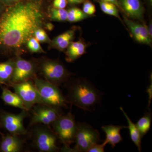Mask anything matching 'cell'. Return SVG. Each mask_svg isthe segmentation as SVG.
Returning a JSON list of instances; mask_svg holds the SVG:
<instances>
[{
  "mask_svg": "<svg viewBox=\"0 0 152 152\" xmlns=\"http://www.w3.org/2000/svg\"><path fill=\"white\" fill-rule=\"evenodd\" d=\"M15 58L13 75L11 85L33 80L37 77L36 74L38 72L37 59L25 60L21 56Z\"/></svg>",
  "mask_w": 152,
  "mask_h": 152,
  "instance_id": "10",
  "label": "cell"
},
{
  "mask_svg": "<svg viewBox=\"0 0 152 152\" xmlns=\"http://www.w3.org/2000/svg\"><path fill=\"white\" fill-rule=\"evenodd\" d=\"M151 114L150 113H146L135 124L142 138L149 131L151 124Z\"/></svg>",
  "mask_w": 152,
  "mask_h": 152,
  "instance_id": "21",
  "label": "cell"
},
{
  "mask_svg": "<svg viewBox=\"0 0 152 152\" xmlns=\"http://www.w3.org/2000/svg\"><path fill=\"white\" fill-rule=\"evenodd\" d=\"M33 80L43 104L60 110L68 107L69 102L58 86L37 77Z\"/></svg>",
  "mask_w": 152,
  "mask_h": 152,
  "instance_id": "4",
  "label": "cell"
},
{
  "mask_svg": "<svg viewBox=\"0 0 152 152\" xmlns=\"http://www.w3.org/2000/svg\"><path fill=\"white\" fill-rule=\"evenodd\" d=\"M51 125L54 132L64 146L69 147L74 142L77 124L71 111L65 115H61Z\"/></svg>",
  "mask_w": 152,
  "mask_h": 152,
  "instance_id": "5",
  "label": "cell"
},
{
  "mask_svg": "<svg viewBox=\"0 0 152 152\" xmlns=\"http://www.w3.org/2000/svg\"><path fill=\"white\" fill-rule=\"evenodd\" d=\"M50 20L56 22H65L67 19V10L64 9H57L52 7L49 12Z\"/></svg>",
  "mask_w": 152,
  "mask_h": 152,
  "instance_id": "23",
  "label": "cell"
},
{
  "mask_svg": "<svg viewBox=\"0 0 152 152\" xmlns=\"http://www.w3.org/2000/svg\"><path fill=\"white\" fill-rule=\"evenodd\" d=\"M67 0H53L52 7L57 9H65L68 5Z\"/></svg>",
  "mask_w": 152,
  "mask_h": 152,
  "instance_id": "29",
  "label": "cell"
},
{
  "mask_svg": "<svg viewBox=\"0 0 152 152\" xmlns=\"http://www.w3.org/2000/svg\"><path fill=\"white\" fill-rule=\"evenodd\" d=\"M0 134H2V133H1V132H0Z\"/></svg>",
  "mask_w": 152,
  "mask_h": 152,
  "instance_id": "36",
  "label": "cell"
},
{
  "mask_svg": "<svg viewBox=\"0 0 152 152\" xmlns=\"http://www.w3.org/2000/svg\"><path fill=\"white\" fill-rule=\"evenodd\" d=\"M69 103L86 111H91L101 99L100 92L95 87L83 80H77L67 86Z\"/></svg>",
  "mask_w": 152,
  "mask_h": 152,
  "instance_id": "2",
  "label": "cell"
},
{
  "mask_svg": "<svg viewBox=\"0 0 152 152\" xmlns=\"http://www.w3.org/2000/svg\"><path fill=\"white\" fill-rule=\"evenodd\" d=\"M83 11L88 15H94L96 12V7L91 2L88 0H85L83 3Z\"/></svg>",
  "mask_w": 152,
  "mask_h": 152,
  "instance_id": "27",
  "label": "cell"
},
{
  "mask_svg": "<svg viewBox=\"0 0 152 152\" xmlns=\"http://www.w3.org/2000/svg\"><path fill=\"white\" fill-rule=\"evenodd\" d=\"M99 1H100L106 2L114 4V5L116 6L121 11V12H123L122 9L121 8V4H120L118 0H99Z\"/></svg>",
  "mask_w": 152,
  "mask_h": 152,
  "instance_id": "31",
  "label": "cell"
},
{
  "mask_svg": "<svg viewBox=\"0 0 152 152\" xmlns=\"http://www.w3.org/2000/svg\"><path fill=\"white\" fill-rule=\"evenodd\" d=\"M38 72L47 81L59 86L67 82L72 74L61 62L47 58L37 59Z\"/></svg>",
  "mask_w": 152,
  "mask_h": 152,
  "instance_id": "3",
  "label": "cell"
},
{
  "mask_svg": "<svg viewBox=\"0 0 152 152\" xmlns=\"http://www.w3.org/2000/svg\"><path fill=\"white\" fill-rule=\"evenodd\" d=\"M77 27H73L69 30L59 35L51 40L49 44V48L55 49L61 52H64L73 41Z\"/></svg>",
  "mask_w": 152,
  "mask_h": 152,
  "instance_id": "15",
  "label": "cell"
},
{
  "mask_svg": "<svg viewBox=\"0 0 152 152\" xmlns=\"http://www.w3.org/2000/svg\"><path fill=\"white\" fill-rule=\"evenodd\" d=\"M15 57L7 61L0 62V85L10 87L13 75Z\"/></svg>",
  "mask_w": 152,
  "mask_h": 152,
  "instance_id": "18",
  "label": "cell"
},
{
  "mask_svg": "<svg viewBox=\"0 0 152 152\" xmlns=\"http://www.w3.org/2000/svg\"><path fill=\"white\" fill-rule=\"evenodd\" d=\"M107 144V143L105 140L102 144H98V143H96L90 147L87 152H104L105 147Z\"/></svg>",
  "mask_w": 152,
  "mask_h": 152,
  "instance_id": "28",
  "label": "cell"
},
{
  "mask_svg": "<svg viewBox=\"0 0 152 152\" xmlns=\"http://www.w3.org/2000/svg\"><path fill=\"white\" fill-rule=\"evenodd\" d=\"M100 141L99 133L86 123L77 124L74 142L75 146L72 152H87L93 145Z\"/></svg>",
  "mask_w": 152,
  "mask_h": 152,
  "instance_id": "7",
  "label": "cell"
},
{
  "mask_svg": "<svg viewBox=\"0 0 152 152\" xmlns=\"http://www.w3.org/2000/svg\"><path fill=\"white\" fill-rule=\"evenodd\" d=\"M0 86L2 89V94L0 98L5 104L22 110H27L20 98L15 93L11 91L6 86L0 85Z\"/></svg>",
  "mask_w": 152,
  "mask_h": 152,
  "instance_id": "19",
  "label": "cell"
},
{
  "mask_svg": "<svg viewBox=\"0 0 152 152\" xmlns=\"http://www.w3.org/2000/svg\"><path fill=\"white\" fill-rule=\"evenodd\" d=\"M124 23L133 37L138 42L148 45L151 46L152 44V38L150 37L148 32L147 26L142 22L135 21L126 16H123Z\"/></svg>",
  "mask_w": 152,
  "mask_h": 152,
  "instance_id": "12",
  "label": "cell"
},
{
  "mask_svg": "<svg viewBox=\"0 0 152 152\" xmlns=\"http://www.w3.org/2000/svg\"><path fill=\"white\" fill-rule=\"evenodd\" d=\"M99 3L101 10L103 12L107 15L116 17L123 22L119 14V10L115 5L111 3L104 1H99Z\"/></svg>",
  "mask_w": 152,
  "mask_h": 152,
  "instance_id": "24",
  "label": "cell"
},
{
  "mask_svg": "<svg viewBox=\"0 0 152 152\" xmlns=\"http://www.w3.org/2000/svg\"><path fill=\"white\" fill-rule=\"evenodd\" d=\"M28 111L22 110L19 114L5 111H0V127L11 134L26 135L27 131L24 125V120L29 116Z\"/></svg>",
  "mask_w": 152,
  "mask_h": 152,
  "instance_id": "6",
  "label": "cell"
},
{
  "mask_svg": "<svg viewBox=\"0 0 152 152\" xmlns=\"http://www.w3.org/2000/svg\"><path fill=\"white\" fill-rule=\"evenodd\" d=\"M127 128H128L127 126H123L110 125L103 126L102 129L105 133L106 136L105 140L107 144H110L112 148H115L117 144L123 140L120 132L123 129Z\"/></svg>",
  "mask_w": 152,
  "mask_h": 152,
  "instance_id": "17",
  "label": "cell"
},
{
  "mask_svg": "<svg viewBox=\"0 0 152 152\" xmlns=\"http://www.w3.org/2000/svg\"><path fill=\"white\" fill-rule=\"evenodd\" d=\"M34 37L40 43L50 44L51 40L43 28H39L36 30L34 34Z\"/></svg>",
  "mask_w": 152,
  "mask_h": 152,
  "instance_id": "26",
  "label": "cell"
},
{
  "mask_svg": "<svg viewBox=\"0 0 152 152\" xmlns=\"http://www.w3.org/2000/svg\"><path fill=\"white\" fill-rule=\"evenodd\" d=\"M7 7L0 1V18L1 16L4 11L5 10Z\"/></svg>",
  "mask_w": 152,
  "mask_h": 152,
  "instance_id": "34",
  "label": "cell"
},
{
  "mask_svg": "<svg viewBox=\"0 0 152 152\" xmlns=\"http://www.w3.org/2000/svg\"><path fill=\"white\" fill-rule=\"evenodd\" d=\"M87 45L80 39L77 42H72L66 49V60L68 62H72L86 53Z\"/></svg>",
  "mask_w": 152,
  "mask_h": 152,
  "instance_id": "16",
  "label": "cell"
},
{
  "mask_svg": "<svg viewBox=\"0 0 152 152\" xmlns=\"http://www.w3.org/2000/svg\"><path fill=\"white\" fill-rule=\"evenodd\" d=\"M10 87L14 89L15 93L20 98L27 110H31L34 106L37 104H43L31 80L12 84Z\"/></svg>",
  "mask_w": 152,
  "mask_h": 152,
  "instance_id": "9",
  "label": "cell"
},
{
  "mask_svg": "<svg viewBox=\"0 0 152 152\" xmlns=\"http://www.w3.org/2000/svg\"><path fill=\"white\" fill-rule=\"evenodd\" d=\"M68 4L71 6H75L80 4L84 2L85 0H67Z\"/></svg>",
  "mask_w": 152,
  "mask_h": 152,
  "instance_id": "32",
  "label": "cell"
},
{
  "mask_svg": "<svg viewBox=\"0 0 152 152\" xmlns=\"http://www.w3.org/2000/svg\"><path fill=\"white\" fill-rule=\"evenodd\" d=\"M147 92L149 94V105H150L152 98V83H151V85L148 88Z\"/></svg>",
  "mask_w": 152,
  "mask_h": 152,
  "instance_id": "33",
  "label": "cell"
},
{
  "mask_svg": "<svg viewBox=\"0 0 152 152\" xmlns=\"http://www.w3.org/2000/svg\"><path fill=\"white\" fill-rule=\"evenodd\" d=\"M2 135L0 142V151L2 152H19L23 148L25 141L20 136L7 133Z\"/></svg>",
  "mask_w": 152,
  "mask_h": 152,
  "instance_id": "14",
  "label": "cell"
},
{
  "mask_svg": "<svg viewBox=\"0 0 152 152\" xmlns=\"http://www.w3.org/2000/svg\"><path fill=\"white\" fill-rule=\"evenodd\" d=\"M53 0H22L7 7L0 18V55L15 57L39 28L46 29Z\"/></svg>",
  "mask_w": 152,
  "mask_h": 152,
  "instance_id": "1",
  "label": "cell"
},
{
  "mask_svg": "<svg viewBox=\"0 0 152 152\" xmlns=\"http://www.w3.org/2000/svg\"><path fill=\"white\" fill-rule=\"evenodd\" d=\"M152 22L150 21L149 24L148 26H147L148 27V32L149 35L151 38L152 37Z\"/></svg>",
  "mask_w": 152,
  "mask_h": 152,
  "instance_id": "35",
  "label": "cell"
},
{
  "mask_svg": "<svg viewBox=\"0 0 152 152\" xmlns=\"http://www.w3.org/2000/svg\"><path fill=\"white\" fill-rule=\"evenodd\" d=\"M27 50L31 53H45V52L44 50L41 46L39 42L34 37L29 39L26 44Z\"/></svg>",
  "mask_w": 152,
  "mask_h": 152,
  "instance_id": "25",
  "label": "cell"
},
{
  "mask_svg": "<svg viewBox=\"0 0 152 152\" xmlns=\"http://www.w3.org/2000/svg\"><path fill=\"white\" fill-rule=\"evenodd\" d=\"M58 138L53 131L45 126H37L33 131V145L40 152L58 151Z\"/></svg>",
  "mask_w": 152,
  "mask_h": 152,
  "instance_id": "8",
  "label": "cell"
},
{
  "mask_svg": "<svg viewBox=\"0 0 152 152\" xmlns=\"http://www.w3.org/2000/svg\"><path fill=\"white\" fill-rule=\"evenodd\" d=\"M89 17V16L84 13L83 10L77 7H72L67 10V21L70 23L81 21Z\"/></svg>",
  "mask_w": 152,
  "mask_h": 152,
  "instance_id": "22",
  "label": "cell"
},
{
  "mask_svg": "<svg viewBox=\"0 0 152 152\" xmlns=\"http://www.w3.org/2000/svg\"><path fill=\"white\" fill-rule=\"evenodd\" d=\"M120 110L122 112L125 118L126 119L128 123V129L129 131L130 136L132 141L135 145L139 151H141V136L140 132L136 126L135 124L132 121L127 114L125 111L124 109L122 107H120Z\"/></svg>",
  "mask_w": 152,
  "mask_h": 152,
  "instance_id": "20",
  "label": "cell"
},
{
  "mask_svg": "<svg viewBox=\"0 0 152 152\" xmlns=\"http://www.w3.org/2000/svg\"><path fill=\"white\" fill-rule=\"evenodd\" d=\"M21 1L22 0H0V1L6 7L13 5Z\"/></svg>",
  "mask_w": 152,
  "mask_h": 152,
  "instance_id": "30",
  "label": "cell"
},
{
  "mask_svg": "<svg viewBox=\"0 0 152 152\" xmlns=\"http://www.w3.org/2000/svg\"><path fill=\"white\" fill-rule=\"evenodd\" d=\"M123 12L131 18L143 22L145 8L141 0H118Z\"/></svg>",
  "mask_w": 152,
  "mask_h": 152,
  "instance_id": "13",
  "label": "cell"
},
{
  "mask_svg": "<svg viewBox=\"0 0 152 152\" xmlns=\"http://www.w3.org/2000/svg\"><path fill=\"white\" fill-rule=\"evenodd\" d=\"M32 115L30 126L43 124L46 126L51 125L59 117L62 115L60 110L45 104H37L33 107Z\"/></svg>",
  "mask_w": 152,
  "mask_h": 152,
  "instance_id": "11",
  "label": "cell"
}]
</instances>
